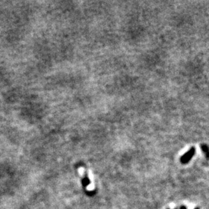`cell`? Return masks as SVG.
Masks as SVG:
<instances>
[{"label":"cell","instance_id":"6da1fadb","mask_svg":"<svg viewBox=\"0 0 209 209\" xmlns=\"http://www.w3.org/2000/svg\"><path fill=\"white\" fill-rule=\"evenodd\" d=\"M196 149L195 148H192L188 152H186L184 155L182 156L180 158V161L182 164H186L192 159V158L195 154Z\"/></svg>","mask_w":209,"mask_h":209},{"label":"cell","instance_id":"7a4b0ae2","mask_svg":"<svg viewBox=\"0 0 209 209\" xmlns=\"http://www.w3.org/2000/svg\"><path fill=\"white\" fill-rule=\"evenodd\" d=\"M89 182H90V181H89V179H88V177H85V178L83 179V183L84 186H88V185L89 184Z\"/></svg>","mask_w":209,"mask_h":209},{"label":"cell","instance_id":"3957f363","mask_svg":"<svg viewBox=\"0 0 209 209\" xmlns=\"http://www.w3.org/2000/svg\"><path fill=\"white\" fill-rule=\"evenodd\" d=\"M202 148L203 151H204L205 153L207 154V152H208V147H207L206 145H204V146H203L202 145Z\"/></svg>","mask_w":209,"mask_h":209},{"label":"cell","instance_id":"277c9868","mask_svg":"<svg viewBox=\"0 0 209 209\" xmlns=\"http://www.w3.org/2000/svg\"><path fill=\"white\" fill-rule=\"evenodd\" d=\"M180 209H187V208H186V207L185 206H181V208H180Z\"/></svg>","mask_w":209,"mask_h":209},{"label":"cell","instance_id":"5b68a950","mask_svg":"<svg viewBox=\"0 0 209 209\" xmlns=\"http://www.w3.org/2000/svg\"><path fill=\"white\" fill-rule=\"evenodd\" d=\"M195 209H199L198 208H195Z\"/></svg>","mask_w":209,"mask_h":209}]
</instances>
